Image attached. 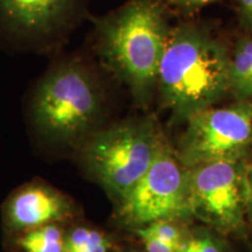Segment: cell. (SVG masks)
Wrapping results in <instances>:
<instances>
[{"mask_svg":"<svg viewBox=\"0 0 252 252\" xmlns=\"http://www.w3.org/2000/svg\"><path fill=\"white\" fill-rule=\"evenodd\" d=\"M27 113L35 137L55 150L75 152L102 128L106 91L89 56L81 50L53 56L32 87Z\"/></svg>","mask_w":252,"mask_h":252,"instance_id":"cell-1","label":"cell"},{"mask_svg":"<svg viewBox=\"0 0 252 252\" xmlns=\"http://www.w3.org/2000/svg\"><path fill=\"white\" fill-rule=\"evenodd\" d=\"M94 49L100 64L127 87L134 102L146 106L171 30L160 0H128L117 11L93 19Z\"/></svg>","mask_w":252,"mask_h":252,"instance_id":"cell-2","label":"cell"},{"mask_svg":"<svg viewBox=\"0 0 252 252\" xmlns=\"http://www.w3.org/2000/svg\"><path fill=\"white\" fill-rule=\"evenodd\" d=\"M230 61L223 45L206 31L185 25L171 32L157 89L173 122H187L230 94Z\"/></svg>","mask_w":252,"mask_h":252,"instance_id":"cell-3","label":"cell"},{"mask_svg":"<svg viewBox=\"0 0 252 252\" xmlns=\"http://www.w3.org/2000/svg\"><path fill=\"white\" fill-rule=\"evenodd\" d=\"M162 137L152 116L137 117L99 128L74 153L117 203L149 171Z\"/></svg>","mask_w":252,"mask_h":252,"instance_id":"cell-4","label":"cell"},{"mask_svg":"<svg viewBox=\"0 0 252 252\" xmlns=\"http://www.w3.org/2000/svg\"><path fill=\"white\" fill-rule=\"evenodd\" d=\"M193 219L188 168L179 161L163 134L159 151L140 181L117 202L116 220L134 230L160 220L188 222Z\"/></svg>","mask_w":252,"mask_h":252,"instance_id":"cell-5","label":"cell"},{"mask_svg":"<svg viewBox=\"0 0 252 252\" xmlns=\"http://www.w3.org/2000/svg\"><path fill=\"white\" fill-rule=\"evenodd\" d=\"M250 161H220L188 168L193 217L220 235L249 237Z\"/></svg>","mask_w":252,"mask_h":252,"instance_id":"cell-6","label":"cell"},{"mask_svg":"<svg viewBox=\"0 0 252 252\" xmlns=\"http://www.w3.org/2000/svg\"><path fill=\"white\" fill-rule=\"evenodd\" d=\"M84 17V0H0V45L56 55Z\"/></svg>","mask_w":252,"mask_h":252,"instance_id":"cell-7","label":"cell"},{"mask_svg":"<svg viewBox=\"0 0 252 252\" xmlns=\"http://www.w3.org/2000/svg\"><path fill=\"white\" fill-rule=\"evenodd\" d=\"M175 153L186 168L252 157V100L206 109L187 119Z\"/></svg>","mask_w":252,"mask_h":252,"instance_id":"cell-8","label":"cell"},{"mask_svg":"<svg viewBox=\"0 0 252 252\" xmlns=\"http://www.w3.org/2000/svg\"><path fill=\"white\" fill-rule=\"evenodd\" d=\"M78 208L69 195L41 181L18 188L2 208V220L8 232L20 235L31 229L75 219Z\"/></svg>","mask_w":252,"mask_h":252,"instance_id":"cell-9","label":"cell"},{"mask_svg":"<svg viewBox=\"0 0 252 252\" xmlns=\"http://www.w3.org/2000/svg\"><path fill=\"white\" fill-rule=\"evenodd\" d=\"M229 83L236 102L252 100V37H242L236 45L230 61Z\"/></svg>","mask_w":252,"mask_h":252,"instance_id":"cell-10","label":"cell"},{"mask_svg":"<svg viewBox=\"0 0 252 252\" xmlns=\"http://www.w3.org/2000/svg\"><path fill=\"white\" fill-rule=\"evenodd\" d=\"M65 231L61 223H52L18 235L15 243L24 252H63Z\"/></svg>","mask_w":252,"mask_h":252,"instance_id":"cell-11","label":"cell"},{"mask_svg":"<svg viewBox=\"0 0 252 252\" xmlns=\"http://www.w3.org/2000/svg\"><path fill=\"white\" fill-rule=\"evenodd\" d=\"M112 239L102 230L88 225H72L65 231L63 252H110Z\"/></svg>","mask_w":252,"mask_h":252,"instance_id":"cell-12","label":"cell"},{"mask_svg":"<svg viewBox=\"0 0 252 252\" xmlns=\"http://www.w3.org/2000/svg\"><path fill=\"white\" fill-rule=\"evenodd\" d=\"M184 224V222H179V220H160L138 229H143L144 231L149 232V234L153 236H157V237L161 238L166 242H169V243L174 244L176 247L185 250L191 234H189L187 230L185 229Z\"/></svg>","mask_w":252,"mask_h":252,"instance_id":"cell-13","label":"cell"},{"mask_svg":"<svg viewBox=\"0 0 252 252\" xmlns=\"http://www.w3.org/2000/svg\"><path fill=\"white\" fill-rule=\"evenodd\" d=\"M184 252H230L222 241L209 231H195L190 235Z\"/></svg>","mask_w":252,"mask_h":252,"instance_id":"cell-14","label":"cell"},{"mask_svg":"<svg viewBox=\"0 0 252 252\" xmlns=\"http://www.w3.org/2000/svg\"><path fill=\"white\" fill-rule=\"evenodd\" d=\"M133 232L143 242L146 252H184V249L176 247V245L163 241V239L157 237L144 231L143 229H135Z\"/></svg>","mask_w":252,"mask_h":252,"instance_id":"cell-15","label":"cell"},{"mask_svg":"<svg viewBox=\"0 0 252 252\" xmlns=\"http://www.w3.org/2000/svg\"><path fill=\"white\" fill-rule=\"evenodd\" d=\"M238 4L242 23L252 31V0H238Z\"/></svg>","mask_w":252,"mask_h":252,"instance_id":"cell-16","label":"cell"},{"mask_svg":"<svg viewBox=\"0 0 252 252\" xmlns=\"http://www.w3.org/2000/svg\"><path fill=\"white\" fill-rule=\"evenodd\" d=\"M173 1L185 8H198L202 7L204 5L212 4L216 0H173Z\"/></svg>","mask_w":252,"mask_h":252,"instance_id":"cell-17","label":"cell"},{"mask_svg":"<svg viewBox=\"0 0 252 252\" xmlns=\"http://www.w3.org/2000/svg\"><path fill=\"white\" fill-rule=\"evenodd\" d=\"M249 212H250V219L252 220V162L249 168Z\"/></svg>","mask_w":252,"mask_h":252,"instance_id":"cell-18","label":"cell"},{"mask_svg":"<svg viewBox=\"0 0 252 252\" xmlns=\"http://www.w3.org/2000/svg\"><path fill=\"white\" fill-rule=\"evenodd\" d=\"M131 252H138V251H131Z\"/></svg>","mask_w":252,"mask_h":252,"instance_id":"cell-19","label":"cell"}]
</instances>
